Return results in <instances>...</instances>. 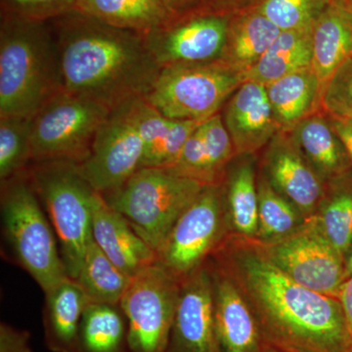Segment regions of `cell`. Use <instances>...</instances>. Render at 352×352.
Listing matches in <instances>:
<instances>
[{"mask_svg":"<svg viewBox=\"0 0 352 352\" xmlns=\"http://www.w3.org/2000/svg\"><path fill=\"white\" fill-rule=\"evenodd\" d=\"M32 126V117L0 118V183L31 166Z\"/></svg>","mask_w":352,"mask_h":352,"instance_id":"32","label":"cell"},{"mask_svg":"<svg viewBox=\"0 0 352 352\" xmlns=\"http://www.w3.org/2000/svg\"><path fill=\"white\" fill-rule=\"evenodd\" d=\"M312 219L347 261L352 250L351 171L326 183L323 197Z\"/></svg>","mask_w":352,"mask_h":352,"instance_id":"28","label":"cell"},{"mask_svg":"<svg viewBox=\"0 0 352 352\" xmlns=\"http://www.w3.org/2000/svg\"><path fill=\"white\" fill-rule=\"evenodd\" d=\"M127 321L120 305L88 303L74 352H129Z\"/></svg>","mask_w":352,"mask_h":352,"instance_id":"29","label":"cell"},{"mask_svg":"<svg viewBox=\"0 0 352 352\" xmlns=\"http://www.w3.org/2000/svg\"><path fill=\"white\" fill-rule=\"evenodd\" d=\"M244 82V74L221 60L170 65L161 69L145 98L170 119L204 122Z\"/></svg>","mask_w":352,"mask_h":352,"instance_id":"8","label":"cell"},{"mask_svg":"<svg viewBox=\"0 0 352 352\" xmlns=\"http://www.w3.org/2000/svg\"><path fill=\"white\" fill-rule=\"evenodd\" d=\"M92 239L129 277L157 261V252L134 231L129 221L97 192L92 208Z\"/></svg>","mask_w":352,"mask_h":352,"instance_id":"18","label":"cell"},{"mask_svg":"<svg viewBox=\"0 0 352 352\" xmlns=\"http://www.w3.org/2000/svg\"><path fill=\"white\" fill-rule=\"evenodd\" d=\"M321 109L330 117L352 119V54L340 65L324 88Z\"/></svg>","mask_w":352,"mask_h":352,"instance_id":"34","label":"cell"},{"mask_svg":"<svg viewBox=\"0 0 352 352\" xmlns=\"http://www.w3.org/2000/svg\"><path fill=\"white\" fill-rule=\"evenodd\" d=\"M331 3L352 16V0H331Z\"/></svg>","mask_w":352,"mask_h":352,"instance_id":"41","label":"cell"},{"mask_svg":"<svg viewBox=\"0 0 352 352\" xmlns=\"http://www.w3.org/2000/svg\"><path fill=\"white\" fill-rule=\"evenodd\" d=\"M166 352H219L212 281L207 263L182 280Z\"/></svg>","mask_w":352,"mask_h":352,"instance_id":"14","label":"cell"},{"mask_svg":"<svg viewBox=\"0 0 352 352\" xmlns=\"http://www.w3.org/2000/svg\"><path fill=\"white\" fill-rule=\"evenodd\" d=\"M131 280L92 239L76 280L90 302L120 305Z\"/></svg>","mask_w":352,"mask_h":352,"instance_id":"30","label":"cell"},{"mask_svg":"<svg viewBox=\"0 0 352 352\" xmlns=\"http://www.w3.org/2000/svg\"><path fill=\"white\" fill-rule=\"evenodd\" d=\"M228 235L254 240L258 228L256 155H236L221 182Z\"/></svg>","mask_w":352,"mask_h":352,"instance_id":"20","label":"cell"},{"mask_svg":"<svg viewBox=\"0 0 352 352\" xmlns=\"http://www.w3.org/2000/svg\"><path fill=\"white\" fill-rule=\"evenodd\" d=\"M263 352H280L278 351L277 349H275V347L267 346L264 349V351Z\"/></svg>","mask_w":352,"mask_h":352,"instance_id":"43","label":"cell"},{"mask_svg":"<svg viewBox=\"0 0 352 352\" xmlns=\"http://www.w3.org/2000/svg\"><path fill=\"white\" fill-rule=\"evenodd\" d=\"M51 25L60 90L113 110L152 89L162 68L142 34L76 11L51 21Z\"/></svg>","mask_w":352,"mask_h":352,"instance_id":"2","label":"cell"},{"mask_svg":"<svg viewBox=\"0 0 352 352\" xmlns=\"http://www.w3.org/2000/svg\"><path fill=\"white\" fill-rule=\"evenodd\" d=\"M261 171L271 186L293 203L307 219L314 217L325 183L302 156L289 132H278L266 146Z\"/></svg>","mask_w":352,"mask_h":352,"instance_id":"15","label":"cell"},{"mask_svg":"<svg viewBox=\"0 0 352 352\" xmlns=\"http://www.w3.org/2000/svg\"><path fill=\"white\" fill-rule=\"evenodd\" d=\"M221 118L236 155H256L280 131L265 85L250 80L226 101Z\"/></svg>","mask_w":352,"mask_h":352,"instance_id":"17","label":"cell"},{"mask_svg":"<svg viewBox=\"0 0 352 352\" xmlns=\"http://www.w3.org/2000/svg\"><path fill=\"white\" fill-rule=\"evenodd\" d=\"M351 54L352 16L331 3L312 32L311 69L320 82L322 94L331 76Z\"/></svg>","mask_w":352,"mask_h":352,"instance_id":"23","label":"cell"},{"mask_svg":"<svg viewBox=\"0 0 352 352\" xmlns=\"http://www.w3.org/2000/svg\"><path fill=\"white\" fill-rule=\"evenodd\" d=\"M227 235L221 183L206 185L171 229L157 263L185 279L207 263Z\"/></svg>","mask_w":352,"mask_h":352,"instance_id":"10","label":"cell"},{"mask_svg":"<svg viewBox=\"0 0 352 352\" xmlns=\"http://www.w3.org/2000/svg\"><path fill=\"white\" fill-rule=\"evenodd\" d=\"M331 0H263L256 7L281 32L312 29Z\"/></svg>","mask_w":352,"mask_h":352,"instance_id":"33","label":"cell"},{"mask_svg":"<svg viewBox=\"0 0 352 352\" xmlns=\"http://www.w3.org/2000/svg\"><path fill=\"white\" fill-rule=\"evenodd\" d=\"M0 352H32L31 333L14 327L6 322L0 323Z\"/></svg>","mask_w":352,"mask_h":352,"instance_id":"36","label":"cell"},{"mask_svg":"<svg viewBox=\"0 0 352 352\" xmlns=\"http://www.w3.org/2000/svg\"><path fill=\"white\" fill-rule=\"evenodd\" d=\"M258 1L261 3L263 0H201V6L212 9V10L226 13V11L228 9L236 8V7L241 6H247V4Z\"/></svg>","mask_w":352,"mask_h":352,"instance_id":"39","label":"cell"},{"mask_svg":"<svg viewBox=\"0 0 352 352\" xmlns=\"http://www.w3.org/2000/svg\"><path fill=\"white\" fill-rule=\"evenodd\" d=\"M265 88L280 131H291L321 109L320 82L311 68L284 76Z\"/></svg>","mask_w":352,"mask_h":352,"instance_id":"24","label":"cell"},{"mask_svg":"<svg viewBox=\"0 0 352 352\" xmlns=\"http://www.w3.org/2000/svg\"><path fill=\"white\" fill-rule=\"evenodd\" d=\"M289 133L325 184L351 171V157L327 113H312Z\"/></svg>","mask_w":352,"mask_h":352,"instance_id":"21","label":"cell"},{"mask_svg":"<svg viewBox=\"0 0 352 352\" xmlns=\"http://www.w3.org/2000/svg\"><path fill=\"white\" fill-rule=\"evenodd\" d=\"M182 280L159 263L131 278L120 307L126 315L129 352H166Z\"/></svg>","mask_w":352,"mask_h":352,"instance_id":"9","label":"cell"},{"mask_svg":"<svg viewBox=\"0 0 352 352\" xmlns=\"http://www.w3.org/2000/svg\"><path fill=\"white\" fill-rule=\"evenodd\" d=\"M57 90V48L51 22L1 11L0 118L34 117Z\"/></svg>","mask_w":352,"mask_h":352,"instance_id":"3","label":"cell"},{"mask_svg":"<svg viewBox=\"0 0 352 352\" xmlns=\"http://www.w3.org/2000/svg\"><path fill=\"white\" fill-rule=\"evenodd\" d=\"M2 231L13 258L43 293L68 276L54 229L28 170L0 183Z\"/></svg>","mask_w":352,"mask_h":352,"instance_id":"4","label":"cell"},{"mask_svg":"<svg viewBox=\"0 0 352 352\" xmlns=\"http://www.w3.org/2000/svg\"><path fill=\"white\" fill-rule=\"evenodd\" d=\"M205 186L166 168H141L118 188L101 195L157 254Z\"/></svg>","mask_w":352,"mask_h":352,"instance_id":"6","label":"cell"},{"mask_svg":"<svg viewBox=\"0 0 352 352\" xmlns=\"http://www.w3.org/2000/svg\"><path fill=\"white\" fill-rule=\"evenodd\" d=\"M76 0H1V11L25 19L51 22L75 9Z\"/></svg>","mask_w":352,"mask_h":352,"instance_id":"35","label":"cell"},{"mask_svg":"<svg viewBox=\"0 0 352 352\" xmlns=\"http://www.w3.org/2000/svg\"><path fill=\"white\" fill-rule=\"evenodd\" d=\"M314 28L280 32L258 63L244 74L245 82L263 85L311 68Z\"/></svg>","mask_w":352,"mask_h":352,"instance_id":"27","label":"cell"},{"mask_svg":"<svg viewBox=\"0 0 352 352\" xmlns=\"http://www.w3.org/2000/svg\"><path fill=\"white\" fill-rule=\"evenodd\" d=\"M351 277H352V250L346 261V280Z\"/></svg>","mask_w":352,"mask_h":352,"instance_id":"42","label":"cell"},{"mask_svg":"<svg viewBox=\"0 0 352 352\" xmlns=\"http://www.w3.org/2000/svg\"><path fill=\"white\" fill-rule=\"evenodd\" d=\"M339 300L344 309V316L352 339V277L344 281L340 288Z\"/></svg>","mask_w":352,"mask_h":352,"instance_id":"38","label":"cell"},{"mask_svg":"<svg viewBox=\"0 0 352 352\" xmlns=\"http://www.w3.org/2000/svg\"><path fill=\"white\" fill-rule=\"evenodd\" d=\"M279 29L256 8L230 20L221 61L241 73L251 69L279 36Z\"/></svg>","mask_w":352,"mask_h":352,"instance_id":"26","label":"cell"},{"mask_svg":"<svg viewBox=\"0 0 352 352\" xmlns=\"http://www.w3.org/2000/svg\"><path fill=\"white\" fill-rule=\"evenodd\" d=\"M230 20L224 12L201 6L176 15L144 38L161 68L217 61L226 48Z\"/></svg>","mask_w":352,"mask_h":352,"instance_id":"12","label":"cell"},{"mask_svg":"<svg viewBox=\"0 0 352 352\" xmlns=\"http://www.w3.org/2000/svg\"><path fill=\"white\" fill-rule=\"evenodd\" d=\"M214 293L215 336L219 352H263L270 346L249 302L232 277L208 258Z\"/></svg>","mask_w":352,"mask_h":352,"instance_id":"16","label":"cell"},{"mask_svg":"<svg viewBox=\"0 0 352 352\" xmlns=\"http://www.w3.org/2000/svg\"><path fill=\"white\" fill-rule=\"evenodd\" d=\"M129 101L111 111L89 157L78 164L83 177L100 194L118 188L142 166L144 144L132 120Z\"/></svg>","mask_w":352,"mask_h":352,"instance_id":"13","label":"cell"},{"mask_svg":"<svg viewBox=\"0 0 352 352\" xmlns=\"http://www.w3.org/2000/svg\"><path fill=\"white\" fill-rule=\"evenodd\" d=\"M280 352H298V351H280Z\"/></svg>","mask_w":352,"mask_h":352,"instance_id":"44","label":"cell"},{"mask_svg":"<svg viewBox=\"0 0 352 352\" xmlns=\"http://www.w3.org/2000/svg\"><path fill=\"white\" fill-rule=\"evenodd\" d=\"M129 107L132 120L144 144L141 168H170L183 146L201 122L170 119L152 106L145 97L132 99Z\"/></svg>","mask_w":352,"mask_h":352,"instance_id":"19","label":"cell"},{"mask_svg":"<svg viewBox=\"0 0 352 352\" xmlns=\"http://www.w3.org/2000/svg\"><path fill=\"white\" fill-rule=\"evenodd\" d=\"M111 111L92 99L57 90L32 117V163L82 164Z\"/></svg>","mask_w":352,"mask_h":352,"instance_id":"7","label":"cell"},{"mask_svg":"<svg viewBox=\"0 0 352 352\" xmlns=\"http://www.w3.org/2000/svg\"><path fill=\"white\" fill-rule=\"evenodd\" d=\"M74 11L144 36L177 15L161 0H76Z\"/></svg>","mask_w":352,"mask_h":352,"instance_id":"25","label":"cell"},{"mask_svg":"<svg viewBox=\"0 0 352 352\" xmlns=\"http://www.w3.org/2000/svg\"><path fill=\"white\" fill-rule=\"evenodd\" d=\"M28 175L47 214L68 276L76 280L92 241V208L97 191L68 162L32 163Z\"/></svg>","mask_w":352,"mask_h":352,"instance_id":"5","label":"cell"},{"mask_svg":"<svg viewBox=\"0 0 352 352\" xmlns=\"http://www.w3.org/2000/svg\"><path fill=\"white\" fill-rule=\"evenodd\" d=\"M44 342L51 352L75 351L78 330L90 302L80 284L67 277L44 293Z\"/></svg>","mask_w":352,"mask_h":352,"instance_id":"22","label":"cell"},{"mask_svg":"<svg viewBox=\"0 0 352 352\" xmlns=\"http://www.w3.org/2000/svg\"><path fill=\"white\" fill-rule=\"evenodd\" d=\"M330 117V116H329ZM333 129L344 143L352 162V119L330 117Z\"/></svg>","mask_w":352,"mask_h":352,"instance_id":"37","label":"cell"},{"mask_svg":"<svg viewBox=\"0 0 352 352\" xmlns=\"http://www.w3.org/2000/svg\"><path fill=\"white\" fill-rule=\"evenodd\" d=\"M210 258L239 286L270 346L280 351L352 352L339 298L296 283L256 241L227 235Z\"/></svg>","mask_w":352,"mask_h":352,"instance_id":"1","label":"cell"},{"mask_svg":"<svg viewBox=\"0 0 352 352\" xmlns=\"http://www.w3.org/2000/svg\"><path fill=\"white\" fill-rule=\"evenodd\" d=\"M162 2L173 11V13L179 14L188 12L190 10L201 7V0H161Z\"/></svg>","mask_w":352,"mask_h":352,"instance_id":"40","label":"cell"},{"mask_svg":"<svg viewBox=\"0 0 352 352\" xmlns=\"http://www.w3.org/2000/svg\"><path fill=\"white\" fill-rule=\"evenodd\" d=\"M256 243L266 258L296 283L339 298L346 281V261L312 217L283 239Z\"/></svg>","mask_w":352,"mask_h":352,"instance_id":"11","label":"cell"},{"mask_svg":"<svg viewBox=\"0 0 352 352\" xmlns=\"http://www.w3.org/2000/svg\"><path fill=\"white\" fill-rule=\"evenodd\" d=\"M258 228L254 241L266 244L283 239L307 221L298 208L271 186L263 173H258Z\"/></svg>","mask_w":352,"mask_h":352,"instance_id":"31","label":"cell"}]
</instances>
